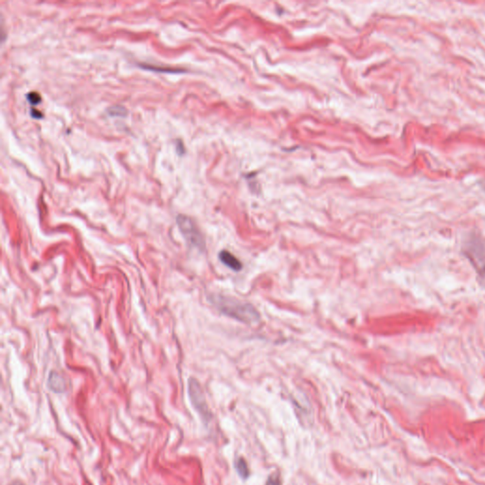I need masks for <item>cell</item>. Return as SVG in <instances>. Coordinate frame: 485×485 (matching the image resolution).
I'll list each match as a JSON object with an SVG mask.
<instances>
[{"mask_svg": "<svg viewBox=\"0 0 485 485\" xmlns=\"http://www.w3.org/2000/svg\"><path fill=\"white\" fill-rule=\"evenodd\" d=\"M209 300L223 315L242 323H256L261 319L252 304L233 296L215 294L209 296Z\"/></svg>", "mask_w": 485, "mask_h": 485, "instance_id": "6da1fadb", "label": "cell"}, {"mask_svg": "<svg viewBox=\"0 0 485 485\" xmlns=\"http://www.w3.org/2000/svg\"><path fill=\"white\" fill-rule=\"evenodd\" d=\"M462 253L481 276H485V240L470 234L462 244Z\"/></svg>", "mask_w": 485, "mask_h": 485, "instance_id": "7a4b0ae2", "label": "cell"}, {"mask_svg": "<svg viewBox=\"0 0 485 485\" xmlns=\"http://www.w3.org/2000/svg\"><path fill=\"white\" fill-rule=\"evenodd\" d=\"M176 222L179 230L181 231L183 237L189 245L199 250H203L206 243L202 233L200 232L195 223L186 216H178L176 218Z\"/></svg>", "mask_w": 485, "mask_h": 485, "instance_id": "3957f363", "label": "cell"}, {"mask_svg": "<svg viewBox=\"0 0 485 485\" xmlns=\"http://www.w3.org/2000/svg\"><path fill=\"white\" fill-rule=\"evenodd\" d=\"M189 396L191 404L202 418L203 422L205 424L209 423L212 420V412L207 404L202 388L199 382L194 378H190L189 380Z\"/></svg>", "mask_w": 485, "mask_h": 485, "instance_id": "277c9868", "label": "cell"}, {"mask_svg": "<svg viewBox=\"0 0 485 485\" xmlns=\"http://www.w3.org/2000/svg\"><path fill=\"white\" fill-rule=\"evenodd\" d=\"M219 260L227 268H229V269L233 270V271H240L242 269V263L232 253H230L227 250H222L219 253Z\"/></svg>", "mask_w": 485, "mask_h": 485, "instance_id": "5b68a950", "label": "cell"}, {"mask_svg": "<svg viewBox=\"0 0 485 485\" xmlns=\"http://www.w3.org/2000/svg\"><path fill=\"white\" fill-rule=\"evenodd\" d=\"M48 386H49V389L51 391L56 392V393L64 392L67 388V384H66L65 379L55 372L51 374L49 380H48Z\"/></svg>", "mask_w": 485, "mask_h": 485, "instance_id": "8992f818", "label": "cell"}, {"mask_svg": "<svg viewBox=\"0 0 485 485\" xmlns=\"http://www.w3.org/2000/svg\"><path fill=\"white\" fill-rule=\"evenodd\" d=\"M139 67L145 70L150 71H155V72H161V73H183L185 70L180 69V68H171V67H163V66H155V65H149V64H141Z\"/></svg>", "mask_w": 485, "mask_h": 485, "instance_id": "52a82bcc", "label": "cell"}, {"mask_svg": "<svg viewBox=\"0 0 485 485\" xmlns=\"http://www.w3.org/2000/svg\"><path fill=\"white\" fill-rule=\"evenodd\" d=\"M234 467H235V470L237 472V474L239 475V477L242 480L244 481V480L248 479L250 472H249L247 462L245 461L244 458H242V457L236 458L235 463H234Z\"/></svg>", "mask_w": 485, "mask_h": 485, "instance_id": "ba28073f", "label": "cell"}, {"mask_svg": "<svg viewBox=\"0 0 485 485\" xmlns=\"http://www.w3.org/2000/svg\"><path fill=\"white\" fill-rule=\"evenodd\" d=\"M127 113L126 109L122 107H113L108 109V114L111 117H121Z\"/></svg>", "mask_w": 485, "mask_h": 485, "instance_id": "9c48e42d", "label": "cell"}, {"mask_svg": "<svg viewBox=\"0 0 485 485\" xmlns=\"http://www.w3.org/2000/svg\"><path fill=\"white\" fill-rule=\"evenodd\" d=\"M266 485H282V479L279 472H274L270 475Z\"/></svg>", "mask_w": 485, "mask_h": 485, "instance_id": "30bf717a", "label": "cell"}, {"mask_svg": "<svg viewBox=\"0 0 485 485\" xmlns=\"http://www.w3.org/2000/svg\"><path fill=\"white\" fill-rule=\"evenodd\" d=\"M27 98L28 103H29V104H30V106H32V107L37 106V105H39L41 103L40 95L38 94L37 92H30V93H28V94H27Z\"/></svg>", "mask_w": 485, "mask_h": 485, "instance_id": "8fae6325", "label": "cell"}, {"mask_svg": "<svg viewBox=\"0 0 485 485\" xmlns=\"http://www.w3.org/2000/svg\"><path fill=\"white\" fill-rule=\"evenodd\" d=\"M31 116L35 119H41L42 118V115H41L40 112L39 111H36V110H31Z\"/></svg>", "mask_w": 485, "mask_h": 485, "instance_id": "7c38bea8", "label": "cell"}, {"mask_svg": "<svg viewBox=\"0 0 485 485\" xmlns=\"http://www.w3.org/2000/svg\"><path fill=\"white\" fill-rule=\"evenodd\" d=\"M23 485L22 483H20V482H14V483H13V484H12V485Z\"/></svg>", "mask_w": 485, "mask_h": 485, "instance_id": "4fadbf2b", "label": "cell"}, {"mask_svg": "<svg viewBox=\"0 0 485 485\" xmlns=\"http://www.w3.org/2000/svg\"><path fill=\"white\" fill-rule=\"evenodd\" d=\"M483 188H484V189H485V182H484V183H483Z\"/></svg>", "mask_w": 485, "mask_h": 485, "instance_id": "5bb4252c", "label": "cell"}]
</instances>
